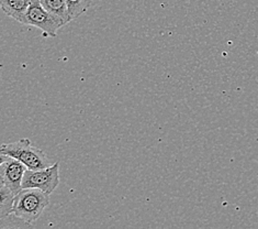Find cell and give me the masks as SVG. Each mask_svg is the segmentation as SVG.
<instances>
[{
  "label": "cell",
  "instance_id": "obj_3",
  "mask_svg": "<svg viewBox=\"0 0 258 229\" xmlns=\"http://www.w3.org/2000/svg\"><path fill=\"white\" fill-rule=\"evenodd\" d=\"M59 164L56 162L45 169L27 170L22 189H38L51 195L59 185Z\"/></svg>",
  "mask_w": 258,
  "mask_h": 229
},
{
  "label": "cell",
  "instance_id": "obj_5",
  "mask_svg": "<svg viewBox=\"0 0 258 229\" xmlns=\"http://www.w3.org/2000/svg\"><path fill=\"white\" fill-rule=\"evenodd\" d=\"M0 160H2V163H0L2 183L17 195L22 190L23 176L28 168L19 160L7 156V154H2Z\"/></svg>",
  "mask_w": 258,
  "mask_h": 229
},
{
  "label": "cell",
  "instance_id": "obj_6",
  "mask_svg": "<svg viewBox=\"0 0 258 229\" xmlns=\"http://www.w3.org/2000/svg\"><path fill=\"white\" fill-rule=\"evenodd\" d=\"M41 5L55 18L60 27H64L71 20L66 0H40Z\"/></svg>",
  "mask_w": 258,
  "mask_h": 229
},
{
  "label": "cell",
  "instance_id": "obj_2",
  "mask_svg": "<svg viewBox=\"0 0 258 229\" xmlns=\"http://www.w3.org/2000/svg\"><path fill=\"white\" fill-rule=\"evenodd\" d=\"M0 154H7V156L16 158L29 170L45 169L52 165L45 152L40 148L34 147L29 139H20L16 142L4 144L0 149Z\"/></svg>",
  "mask_w": 258,
  "mask_h": 229
},
{
  "label": "cell",
  "instance_id": "obj_4",
  "mask_svg": "<svg viewBox=\"0 0 258 229\" xmlns=\"http://www.w3.org/2000/svg\"><path fill=\"white\" fill-rule=\"evenodd\" d=\"M23 24L40 29L46 36H56L58 29L62 27L55 18L41 5L40 0H32L23 20Z\"/></svg>",
  "mask_w": 258,
  "mask_h": 229
},
{
  "label": "cell",
  "instance_id": "obj_8",
  "mask_svg": "<svg viewBox=\"0 0 258 229\" xmlns=\"http://www.w3.org/2000/svg\"><path fill=\"white\" fill-rule=\"evenodd\" d=\"M15 197L16 194H14V192L2 183V187H0V219L8 217L10 214H12Z\"/></svg>",
  "mask_w": 258,
  "mask_h": 229
},
{
  "label": "cell",
  "instance_id": "obj_7",
  "mask_svg": "<svg viewBox=\"0 0 258 229\" xmlns=\"http://www.w3.org/2000/svg\"><path fill=\"white\" fill-rule=\"evenodd\" d=\"M32 0H2V8L6 15L23 23Z\"/></svg>",
  "mask_w": 258,
  "mask_h": 229
},
{
  "label": "cell",
  "instance_id": "obj_1",
  "mask_svg": "<svg viewBox=\"0 0 258 229\" xmlns=\"http://www.w3.org/2000/svg\"><path fill=\"white\" fill-rule=\"evenodd\" d=\"M48 196L38 189H22L15 197L12 214L27 224H33L50 204Z\"/></svg>",
  "mask_w": 258,
  "mask_h": 229
},
{
  "label": "cell",
  "instance_id": "obj_9",
  "mask_svg": "<svg viewBox=\"0 0 258 229\" xmlns=\"http://www.w3.org/2000/svg\"><path fill=\"white\" fill-rule=\"evenodd\" d=\"M66 4L71 20H74L85 14L94 5V0H66Z\"/></svg>",
  "mask_w": 258,
  "mask_h": 229
}]
</instances>
